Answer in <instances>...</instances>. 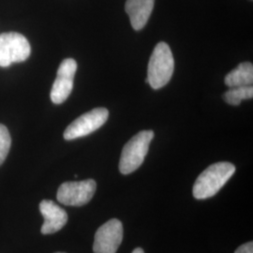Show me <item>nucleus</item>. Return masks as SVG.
I'll return each instance as SVG.
<instances>
[{"instance_id": "9d476101", "label": "nucleus", "mask_w": 253, "mask_h": 253, "mask_svg": "<svg viewBox=\"0 0 253 253\" xmlns=\"http://www.w3.org/2000/svg\"><path fill=\"white\" fill-rule=\"evenodd\" d=\"M155 0H126L125 9L135 30L145 27L154 8Z\"/></svg>"}, {"instance_id": "dca6fc26", "label": "nucleus", "mask_w": 253, "mask_h": 253, "mask_svg": "<svg viewBox=\"0 0 253 253\" xmlns=\"http://www.w3.org/2000/svg\"></svg>"}, {"instance_id": "f8f14e48", "label": "nucleus", "mask_w": 253, "mask_h": 253, "mask_svg": "<svg viewBox=\"0 0 253 253\" xmlns=\"http://www.w3.org/2000/svg\"><path fill=\"white\" fill-rule=\"evenodd\" d=\"M253 87L250 86H240V87H232L226 91L223 95V99L228 104L231 105H239L241 101L244 100L253 99Z\"/></svg>"}, {"instance_id": "6e6552de", "label": "nucleus", "mask_w": 253, "mask_h": 253, "mask_svg": "<svg viewBox=\"0 0 253 253\" xmlns=\"http://www.w3.org/2000/svg\"><path fill=\"white\" fill-rule=\"evenodd\" d=\"M76 71L77 63L73 58L64 59L60 64L51 90V100L55 104L63 103L71 95Z\"/></svg>"}, {"instance_id": "f03ea898", "label": "nucleus", "mask_w": 253, "mask_h": 253, "mask_svg": "<svg viewBox=\"0 0 253 253\" xmlns=\"http://www.w3.org/2000/svg\"><path fill=\"white\" fill-rule=\"evenodd\" d=\"M173 70L174 60L170 46L163 42H159L151 54L145 83L154 89H160L170 82Z\"/></svg>"}, {"instance_id": "20e7f679", "label": "nucleus", "mask_w": 253, "mask_h": 253, "mask_svg": "<svg viewBox=\"0 0 253 253\" xmlns=\"http://www.w3.org/2000/svg\"><path fill=\"white\" fill-rule=\"evenodd\" d=\"M30 53V44L22 34L8 32L0 35V67L23 62L27 60Z\"/></svg>"}, {"instance_id": "f257e3e1", "label": "nucleus", "mask_w": 253, "mask_h": 253, "mask_svg": "<svg viewBox=\"0 0 253 253\" xmlns=\"http://www.w3.org/2000/svg\"><path fill=\"white\" fill-rule=\"evenodd\" d=\"M235 172L233 163H217L202 172L193 186V196L197 200L208 199L216 195Z\"/></svg>"}, {"instance_id": "423d86ee", "label": "nucleus", "mask_w": 253, "mask_h": 253, "mask_svg": "<svg viewBox=\"0 0 253 253\" xmlns=\"http://www.w3.org/2000/svg\"><path fill=\"white\" fill-rule=\"evenodd\" d=\"M107 109L95 108L75 119L64 131V139L72 141L84 136L89 135L99 129L108 120Z\"/></svg>"}, {"instance_id": "0eeeda50", "label": "nucleus", "mask_w": 253, "mask_h": 253, "mask_svg": "<svg viewBox=\"0 0 253 253\" xmlns=\"http://www.w3.org/2000/svg\"><path fill=\"white\" fill-rule=\"evenodd\" d=\"M123 240V225L120 220L112 218L97 230L93 252L94 253H117Z\"/></svg>"}, {"instance_id": "2eb2a0df", "label": "nucleus", "mask_w": 253, "mask_h": 253, "mask_svg": "<svg viewBox=\"0 0 253 253\" xmlns=\"http://www.w3.org/2000/svg\"><path fill=\"white\" fill-rule=\"evenodd\" d=\"M132 253H145V252L143 251V249H141V248H137L135 249Z\"/></svg>"}, {"instance_id": "1a4fd4ad", "label": "nucleus", "mask_w": 253, "mask_h": 253, "mask_svg": "<svg viewBox=\"0 0 253 253\" xmlns=\"http://www.w3.org/2000/svg\"><path fill=\"white\" fill-rule=\"evenodd\" d=\"M40 211L44 217V222L41 229L43 235H51L60 231L68 222L67 212L51 200L42 201Z\"/></svg>"}, {"instance_id": "4468645a", "label": "nucleus", "mask_w": 253, "mask_h": 253, "mask_svg": "<svg viewBox=\"0 0 253 253\" xmlns=\"http://www.w3.org/2000/svg\"><path fill=\"white\" fill-rule=\"evenodd\" d=\"M235 253H253V243L248 242L246 244L241 245L236 251Z\"/></svg>"}, {"instance_id": "9b49d317", "label": "nucleus", "mask_w": 253, "mask_h": 253, "mask_svg": "<svg viewBox=\"0 0 253 253\" xmlns=\"http://www.w3.org/2000/svg\"><path fill=\"white\" fill-rule=\"evenodd\" d=\"M253 66L250 62H244L228 73L225 77V84L230 88L253 85Z\"/></svg>"}, {"instance_id": "39448f33", "label": "nucleus", "mask_w": 253, "mask_h": 253, "mask_svg": "<svg viewBox=\"0 0 253 253\" xmlns=\"http://www.w3.org/2000/svg\"><path fill=\"white\" fill-rule=\"evenodd\" d=\"M97 190V183L93 179L65 182L57 190V201L69 207H83L89 203Z\"/></svg>"}, {"instance_id": "7ed1b4c3", "label": "nucleus", "mask_w": 253, "mask_h": 253, "mask_svg": "<svg viewBox=\"0 0 253 253\" xmlns=\"http://www.w3.org/2000/svg\"><path fill=\"white\" fill-rule=\"evenodd\" d=\"M153 138L152 130H142L126 143L119 162V171L121 173H131L143 164Z\"/></svg>"}, {"instance_id": "ddd939ff", "label": "nucleus", "mask_w": 253, "mask_h": 253, "mask_svg": "<svg viewBox=\"0 0 253 253\" xmlns=\"http://www.w3.org/2000/svg\"><path fill=\"white\" fill-rule=\"evenodd\" d=\"M11 145V138L9 129L0 124V166L5 162Z\"/></svg>"}]
</instances>
